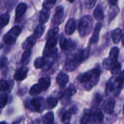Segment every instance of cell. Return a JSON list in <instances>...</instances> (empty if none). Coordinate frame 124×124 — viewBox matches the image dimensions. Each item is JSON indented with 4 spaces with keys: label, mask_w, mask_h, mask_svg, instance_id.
Returning a JSON list of instances; mask_svg holds the SVG:
<instances>
[{
    "label": "cell",
    "mask_w": 124,
    "mask_h": 124,
    "mask_svg": "<svg viewBox=\"0 0 124 124\" xmlns=\"http://www.w3.org/2000/svg\"><path fill=\"white\" fill-rule=\"evenodd\" d=\"M85 3H86V7L88 9H92V8L94 7V4H96V1H91V0H89V1H86Z\"/></svg>",
    "instance_id": "41"
},
{
    "label": "cell",
    "mask_w": 124,
    "mask_h": 124,
    "mask_svg": "<svg viewBox=\"0 0 124 124\" xmlns=\"http://www.w3.org/2000/svg\"><path fill=\"white\" fill-rule=\"evenodd\" d=\"M7 102V95L5 93L0 94V108H3Z\"/></svg>",
    "instance_id": "35"
},
{
    "label": "cell",
    "mask_w": 124,
    "mask_h": 124,
    "mask_svg": "<svg viewBox=\"0 0 124 124\" xmlns=\"http://www.w3.org/2000/svg\"><path fill=\"white\" fill-rule=\"evenodd\" d=\"M94 17L97 21H99V23H100V21L104 19V11L101 4H98L96 7L94 11Z\"/></svg>",
    "instance_id": "17"
},
{
    "label": "cell",
    "mask_w": 124,
    "mask_h": 124,
    "mask_svg": "<svg viewBox=\"0 0 124 124\" xmlns=\"http://www.w3.org/2000/svg\"><path fill=\"white\" fill-rule=\"evenodd\" d=\"M113 64H114V63H113V62L110 60L109 58H105V59L103 60V62H102V65H103V67H104L105 68H106V69H110V68H111V67H112V65H113Z\"/></svg>",
    "instance_id": "37"
},
{
    "label": "cell",
    "mask_w": 124,
    "mask_h": 124,
    "mask_svg": "<svg viewBox=\"0 0 124 124\" xmlns=\"http://www.w3.org/2000/svg\"><path fill=\"white\" fill-rule=\"evenodd\" d=\"M32 108L36 111H41L44 105V99L42 97H36L31 100L30 102Z\"/></svg>",
    "instance_id": "13"
},
{
    "label": "cell",
    "mask_w": 124,
    "mask_h": 124,
    "mask_svg": "<svg viewBox=\"0 0 124 124\" xmlns=\"http://www.w3.org/2000/svg\"><path fill=\"white\" fill-rule=\"evenodd\" d=\"M118 54H119V49L117 47V46H115L113 48L111 49L110 52V54H109V59L110 60L113 62V63H115L118 60Z\"/></svg>",
    "instance_id": "22"
},
{
    "label": "cell",
    "mask_w": 124,
    "mask_h": 124,
    "mask_svg": "<svg viewBox=\"0 0 124 124\" xmlns=\"http://www.w3.org/2000/svg\"><path fill=\"white\" fill-rule=\"evenodd\" d=\"M57 42V39L55 37H52L50 38L49 39H47L46 44V48L47 49H54V47L56 46Z\"/></svg>",
    "instance_id": "27"
},
{
    "label": "cell",
    "mask_w": 124,
    "mask_h": 124,
    "mask_svg": "<svg viewBox=\"0 0 124 124\" xmlns=\"http://www.w3.org/2000/svg\"><path fill=\"white\" fill-rule=\"evenodd\" d=\"M0 124H7L5 122H4V121H2V122H0Z\"/></svg>",
    "instance_id": "44"
},
{
    "label": "cell",
    "mask_w": 124,
    "mask_h": 124,
    "mask_svg": "<svg viewBox=\"0 0 124 124\" xmlns=\"http://www.w3.org/2000/svg\"><path fill=\"white\" fill-rule=\"evenodd\" d=\"M94 112V121L95 124H100L104 118L103 113L100 110H96Z\"/></svg>",
    "instance_id": "25"
},
{
    "label": "cell",
    "mask_w": 124,
    "mask_h": 124,
    "mask_svg": "<svg viewBox=\"0 0 124 124\" xmlns=\"http://www.w3.org/2000/svg\"><path fill=\"white\" fill-rule=\"evenodd\" d=\"M56 81L58 85H60V86H65L69 81V77L66 73L61 72L57 75Z\"/></svg>",
    "instance_id": "16"
},
{
    "label": "cell",
    "mask_w": 124,
    "mask_h": 124,
    "mask_svg": "<svg viewBox=\"0 0 124 124\" xmlns=\"http://www.w3.org/2000/svg\"><path fill=\"white\" fill-rule=\"evenodd\" d=\"M28 72V68L25 67V65H22L20 68H19L16 70V72L15 73V76H14L15 80L17 81H20L24 80L26 78V76H27Z\"/></svg>",
    "instance_id": "8"
},
{
    "label": "cell",
    "mask_w": 124,
    "mask_h": 124,
    "mask_svg": "<svg viewBox=\"0 0 124 124\" xmlns=\"http://www.w3.org/2000/svg\"><path fill=\"white\" fill-rule=\"evenodd\" d=\"M31 50H26L24 52V53L22 55V58H21V62L24 65L27 64L29 61L30 57H31Z\"/></svg>",
    "instance_id": "31"
},
{
    "label": "cell",
    "mask_w": 124,
    "mask_h": 124,
    "mask_svg": "<svg viewBox=\"0 0 124 124\" xmlns=\"http://www.w3.org/2000/svg\"></svg>",
    "instance_id": "47"
},
{
    "label": "cell",
    "mask_w": 124,
    "mask_h": 124,
    "mask_svg": "<svg viewBox=\"0 0 124 124\" xmlns=\"http://www.w3.org/2000/svg\"><path fill=\"white\" fill-rule=\"evenodd\" d=\"M65 124H69V123H65Z\"/></svg>",
    "instance_id": "46"
},
{
    "label": "cell",
    "mask_w": 124,
    "mask_h": 124,
    "mask_svg": "<svg viewBox=\"0 0 124 124\" xmlns=\"http://www.w3.org/2000/svg\"><path fill=\"white\" fill-rule=\"evenodd\" d=\"M58 103V100L55 97H48L46 100V108L48 110H52L54 108Z\"/></svg>",
    "instance_id": "23"
},
{
    "label": "cell",
    "mask_w": 124,
    "mask_h": 124,
    "mask_svg": "<svg viewBox=\"0 0 124 124\" xmlns=\"http://www.w3.org/2000/svg\"><path fill=\"white\" fill-rule=\"evenodd\" d=\"M76 28V21L74 18H70L68 20L65 28V32L67 35L70 36L72 35Z\"/></svg>",
    "instance_id": "10"
},
{
    "label": "cell",
    "mask_w": 124,
    "mask_h": 124,
    "mask_svg": "<svg viewBox=\"0 0 124 124\" xmlns=\"http://www.w3.org/2000/svg\"><path fill=\"white\" fill-rule=\"evenodd\" d=\"M93 27V20L90 15L84 16L79 21L78 25V29L79 35L81 37H85L88 36Z\"/></svg>",
    "instance_id": "3"
},
{
    "label": "cell",
    "mask_w": 124,
    "mask_h": 124,
    "mask_svg": "<svg viewBox=\"0 0 124 124\" xmlns=\"http://www.w3.org/2000/svg\"><path fill=\"white\" fill-rule=\"evenodd\" d=\"M122 44H123V45L124 46V34H123V36H122Z\"/></svg>",
    "instance_id": "43"
},
{
    "label": "cell",
    "mask_w": 124,
    "mask_h": 124,
    "mask_svg": "<svg viewBox=\"0 0 124 124\" xmlns=\"http://www.w3.org/2000/svg\"><path fill=\"white\" fill-rule=\"evenodd\" d=\"M121 64L118 62H115L111 68H110V70H111V73L113 74V75H119V73H121Z\"/></svg>",
    "instance_id": "29"
},
{
    "label": "cell",
    "mask_w": 124,
    "mask_h": 124,
    "mask_svg": "<svg viewBox=\"0 0 124 124\" xmlns=\"http://www.w3.org/2000/svg\"><path fill=\"white\" fill-rule=\"evenodd\" d=\"M44 26H43L42 25H39L36 26V28H35L33 35L37 39L38 38H39L42 36V34L44 33Z\"/></svg>",
    "instance_id": "28"
},
{
    "label": "cell",
    "mask_w": 124,
    "mask_h": 124,
    "mask_svg": "<svg viewBox=\"0 0 124 124\" xmlns=\"http://www.w3.org/2000/svg\"><path fill=\"white\" fill-rule=\"evenodd\" d=\"M42 122L44 124H52L54 122L53 112H48L42 117Z\"/></svg>",
    "instance_id": "24"
},
{
    "label": "cell",
    "mask_w": 124,
    "mask_h": 124,
    "mask_svg": "<svg viewBox=\"0 0 124 124\" xmlns=\"http://www.w3.org/2000/svg\"><path fill=\"white\" fill-rule=\"evenodd\" d=\"M7 64V58L5 56L0 57V69L4 68Z\"/></svg>",
    "instance_id": "40"
},
{
    "label": "cell",
    "mask_w": 124,
    "mask_h": 124,
    "mask_svg": "<svg viewBox=\"0 0 124 124\" xmlns=\"http://www.w3.org/2000/svg\"><path fill=\"white\" fill-rule=\"evenodd\" d=\"M36 41V38L33 35H32V36H31L28 37V38L25 39V41H24V43L23 44V45H22L23 49L25 51H26V50H31V48L33 47V46L35 44Z\"/></svg>",
    "instance_id": "15"
},
{
    "label": "cell",
    "mask_w": 124,
    "mask_h": 124,
    "mask_svg": "<svg viewBox=\"0 0 124 124\" xmlns=\"http://www.w3.org/2000/svg\"><path fill=\"white\" fill-rule=\"evenodd\" d=\"M102 28V23H98L97 25L95 26V28L94 30L92 36L90 39V44H94L98 42L99 40V36H100V32Z\"/></svg>",
    "instance_id": "14"
},
{
    "label": "cell",
    "mask_w": 124,
    "mask_h": 124,
    "mask_svg": "<svg viewBox=\"0 0 124 124\" xmlns=\"http://www.w3.org/2000/svg\"><path fill=\"white\" fill-rule=\"evenodd\" d=\"M44 65H45V60L43 57H37L34 61V66L37 69L43 68Z\"/></svg>",
    "instance_id": "30"
},
{
    "label": "cell",
    "mask_w": 124,
    "mask_h": 124,
    "mask_svg": "<svg viewBox=\"0 0 124 124\" xmlns=\"http://www.w3.org/2000/svg\"><path fill=\"white\" fill-rule=\"evenodd\" d=\"M27 9V5L25 3H20L17 4L15 9V20L19 21L21 17L25 14Z\"/></svg>",
    "instance_id": "11"
},
{
    "label": "cell",
    "mask_w": 124,
    "mask_h": 124,
    "mask_svg": "<svg viewBox=\"0 0 124 124\" xmlns=\"http://www.w3.org/2000/svg\"><path fill=\"white\" fill-rule=\"evenodd\" d=\"M118 11H119V9L118 8V7L116 5L112 6L111 9H110V20L114 19L115 17L118 15Z\"/></svg>",
    "instance_id": "33"
},
{
    "label": "cell",
    "mask_w": 124,
    "mask_h": 124,
    "mask_svg": "<svg viewBox=\"0 0 124 124\" xmlns=\"http://www.w3.org/2000/svg\"><path fill=\"white\" fill-rule=\"evenodd\" d=\"M95 101L97 102H100V101H102V96L99 94H97L95 96Z\"/></svg>",
    "instance_id": "42"
},
{
    "label": "cell",
    "mask_w": 124,
    "mask_h": 124,
    "mask_svg": "<svg viewBox=\"0 0 124 124\" xmlns=\"http://www.w3.org/2000/svg\"><path fill=\"white\" fill-rule=\"evenodd\" d=\"M122 36H123V33L121 28H116L112 32V39L115 44H118L121 39H122Z\"/></svg>",
    "instance_id": "21"
},
{
    "label": "cell",
    "mask_w": 124,
    "mask_h": 124,
    "mask_svg": "<svg viewBox=\"0 0 124 124\" xmlns=\"http://www.w3.org/2000/svg\"><path fill=\"white\" fill-rule=\"evenodd\" d=\"M9 89L8 83L4 80L0 81V91H7Z\"/></svg>",
    "instance_id": "38"
},
{
    "label": "cell",
    "mask_w": 124,
    "mask_h": 124,
    "mask_svg": "<svg viewBox=\"0 0 124 124\" xmlns=\"http://www.w3.org/2000/svg\"><path fill=\"white\" fill-rule=\"evenodd\" d=\"M89 49H81L70 54L65 61V70L68 71L75 70L77 68V67L80 65V63L89 57Z\"/></svg>",
    "instance_id": "1"
},
{
    "label": "cell",
    "mask_w": 124,
    "mask_h": 124,
    "mask_svg": "<svg viewBox=\"0 0 124 124\" xmlns=\"http://www.w3.org/2000/svg\"><path fill=\"white\" fill-rule=\"evenodd\" d=\"M50 16V12L49 9H46L43 8L41 9V11L40 12V15H39V23L41 25L44 24L45 23H46L49 18Z\"/></svg>",
    "instance_id": "18"
},
{
    "label": "cell",
    "mask_w": 124,
    "mask_h": 124,
    "mask_svg": "<svg viewBox=\"0 0 124 124\" xmlns=\"http://www.w3.org/2000/svg\"><path fill=\"white\" fill-rule=\"evenodd\" d=\"M100 75L99 68H94L89 71L85 72L78 77V81L84 85L86 90H91L98 82Z\"/></svg>",
    "instance_id": "2"
},
{
    "label": "cell",
    "mask_w": 124,
    "mask_h": 124,
    "mask_svg": "<svg viewBox=\"0 0 124 124\" xmlns=\"http://www.w3.org/2000/svg\"><path fill=\"white\" fill-rule=\"evenodd\" d=\"M76 110H77L76 108V107H73V108H70L67 112H65L63 113L62 116V121L65 122V123H68L69 121L70 120V118H71L72 115L76 113Z\"/></svg>",
    "instance_id": "19"
},
{
    "label": "cell",
    "mask_w": 124,
    "mask_h": 124,
    "mask_svg": "<svg viewBox=\"0 0 124 124\" xmlns=\"http://www.w3.org/2000/svg\"><path fill=\"white\" fill-rule=\"evenodd\" d=\"M60 47H61V49L62 50L67 51V50H70V49H73L75 46V43H73L70 39L62 37V39H60Z\"/></svg>",
    "instance_id": "12"
},
{
    "label": "cell",
    "mask_w": 124,
    "mask_h": 124,
    "mask_svg": "<svg viewBox=\"0 0 124 124\" xmlns=\"http://www.w3.org/2000/svg\"><path fill=\"white\" fill-rule=\"evenodd\" d=\"M58 31H59V28H58L57 27L50 29V30L49 31V32L47 33L46 39H50V38L54 37V36L58 33Z\"/></svg>",
    "instance_id": "36"
},
{
    "label": "cell",
    "mask_w": 124,
    "mask_h": 124,
    "mask_svg": "<svg viewBox=\"0 0 124 124\" xmlns=\"http://www.w3.org/2000/svg\"><path fill=\"white\" fill-rule=\"evenodd\" d=\"M21 33V28L18 25H15L4 36H3V41L7 45H12L13 44L15 41L17 40V37L19 36L20 33Z\"/></svg>",
    "instance_id": "4"
},
{
    "label": "cell",
    "mask_w": 124,
    "mask_h": 124,
    "mask_svg": "<svg viewBox=\"0 0 124 124\" xmlns=\"http://www.w3.org/2000/svg\"><path fill=\"white\" fill-rule=\"evenodd\" d=\"M9 21V15L7 13L0 15V29L5 27Z\"/></svg>",
    "instance_id": "26"
},
{
    "label": "cell",
    "mask_w": 124,
    "mask_h": 124,
    "mask_svg": "<svg viewBox=\"0 0 124 124\" xmlns=\"http://www.w3.org/2000/svg\"><path fill=\"white\" fill-rule=\"evenodd\" d=\"M115 106H116L115 100L113 98H110L104 102L102 108L107 114H112L114 112Z\"/></svg>",
    "instance_id": "9"
},
{
    "label": "cell",
    "mask_w": 124,
    "mask_h": 124,
    "mask_svg": "<svg viewBox=\"0 0 124 124\" xmlns=\"http://www.w3.org/2000/svg\"><path fill=\"white\" fill-rule=\"evenodd\" d=\"M1 47H2V44H1L0 43V49H1Z\"/></svg>",
    "instance_id": "45"
},
{
    "label": "cell",
    "mask_w": 124,
    "mask_h": 124,
    "mask_svg": "<svg viewBox=\"0 0 124 124\" xmlns=\"http://www.w3.org/2000/svg\"><path fill=\"white\" fill-rule=\"evenodd\" d=\"M56 3V1L54 0H47V1H45L44 3H43V8L44 9H50L52 7H53V6Z\"/></svg>",
    "instance_id": "34"
},
{
    "label": "cell",
    "mask_w": 124,
    "mask_h": 124,
    "mask_svg": "<svg viewBox=\"0 0 124 124\" xmlns=\"http://www.w3.org/2000/svg\"><path fill=\"white\" fill-rule=\"evenodd\" d=\"M64 17V9L61 6H58L55 9V13L52 20V23L54 25H60L62 20Z\"/></svg>",
    "instance_id": "6"
},
{
    "label": "cell",
    "mask_w": 124,
    "mask_h": 124,
    "mask_svg": "<svg viewBox=\"0 0 124 124\" xmlns=\"http://www.w3.org/2000/svg\"><path fill=\"white\" fill-rule=\"evenodd\" d=\"M76 92V89L75 87V86L73 84H70L69 86V87L64 91V92L62 93L60 100H61V102L62 104H65L67 102H68L70 101V98L71 96H73L75 93Z\"/></svg>",
    "instance_id": "5"
},
{
    "label": "cell",
    "mask_w": 124,
    "mask_h": 124,
    "mask_svg": "<svg viewBox=\"0 0 124 124\" xmlns=\"http://www.w3.org/2000/svg\"><path fill=\"white\" fill-rule=\"evenodd\" d=\"M41 92V89L40 86H39V84H35L31 88L29 93L31 96H35V95L40 94Z\"/></svg>",
    "instance_id": "32"
},
{
    "label": "cell",
    "mask_w": 124,
    "mask_h": 124,
    "mask_svg": "<svg viewBox=\"0 0 124 124\" xmlns=\"http://www.w3.org/2000/svg\"><path fill=\"white\" fill-rule=\"evenodd\" d=\"M116 81L118 83V84H121V85H123L124 84V71H122V72H121L120 73H119V75H118V76L116 78Z\"/></svg>",
    "instance_id": "39"
},
{
    "label": "cell",
    "mask_w": 124,
    "mask_h": 124,
    "mask_svg": "<svg viewBox=\"0 0 124 124\" xmlns=\"http://www.w3.org/2000/svg\"><path fill=\"white\" fill-rule=\"evenodd\" d=\"M94 121V112L91 110H85L83 116L81 120V124H93Z\"/></svg>",
    "instance_id": "7"
},
{
    "label": "cell",
    "mask_w": 124,
    "mask_h": 124,
    "mask_svg": "<svg viewBox=\"0 0 124 124\" xmlns=\"http://www.w3.org/2000/svg\"><path fill=\"white\" fill-rule=\"evenodd\" d=\"M51 84V80L49 77H45V78H41L39 80V86H40L41 91H45L46 90Z\"/></svg>",
    "instance_id": "20"
}]
</instances>
